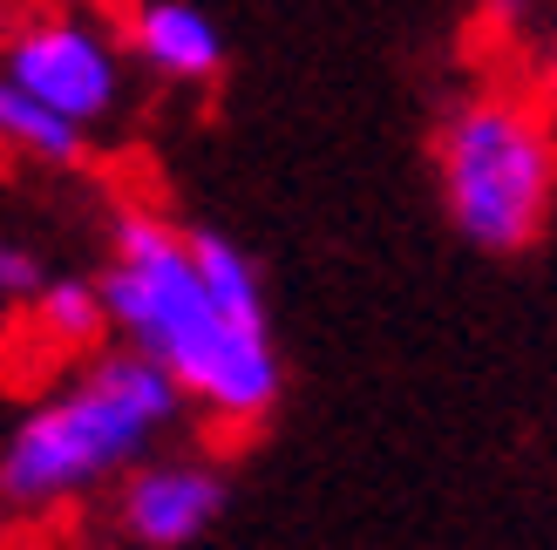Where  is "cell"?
Instances as JSON below:
<instances>
[{
  "instance_id": "cell-2",
  "label": "cell",
  "mask_w": 557,
  "mask_h": 550,
  "mask_svg": "<svg viewBox=\"0 0 557 550\" xmlns=\"http://www.w3.org/2000/svg\"><path fill=\"white\" fill-rule=\"evenodd\" d=\"M435 198L462 245L510 259L557 217V116L504 48L435 116Z\"/></svg>"
},
{
  "instance_id": "cell-6",
  "label": "cell",
  "mask_w": 557,
  "mask_h": 550,
  "mask_svg": "<svg viewBox=\"0 0 557 550\" xmlns=\"http://www.w3.org/2000/svg\"><path fill=\"white\" fill-rule=\"evenodd\" d=\"M123 41L136 68H150L157 82H177V89H205V82L225 75V35L190 0H136Z\"/></svg>"
},
{
  "instance_id": "cell-9",
  "label": "cell",
  "mask_w": 557,
  "mask_h": 550,
  "mask_svg": "<svg viewBox=\"0 0 557 550\" xmlns=\"http://www.w3.org/2000/svg\"><path fill=\"white\" fill-rule=\"evenodd\" d=\"M504 48H510V41H504ZM517 62L531 68V82H537L544 109L557 116V21H544L537 35H523V41H517Z\"/></svg>"
},
{
  "instance_id": "cell-8",
  "label": "cell",
  "mask_w": 557,
  "mask_h": 550,
  "mask_svg": "<svg viewBox=\"0 0 557 550\" xmlns=\"http://www.w3.org/2000/svg\"><path fill=\"white\" fill-rule=\"evenodd\" d=\"M0 143L27 163H82L89 129H75L69 116H54L48 102H35L27 89H14V82L0 75Z\"/></svg>"
},
{
  "instance_id": "cell-7",
  "label": "cell",
  "mask_w": 557,
  "mask_h": 550,
  "mask_svg": "<svg viewBox=\"0 0 557 550\" xmlns=\"http://www.w3.org/2000/svg\"><path fill=\"white\" fill-rule=\"evenodd\" d=\"M21 313L35 326V340L54 353H96L109 334V307H102L96 279H41L21 299Z\"/></svg>"
},
{
  "instance_id": "cell-3",
  "label": "cell",
  "mask_w": 557,
  "mask_h": 550,
  "mask_svg": "<svg viewBox=\"0 0 557 550\" xmlns=\"http://www.w3.org/2000/svg\"><path fill=\"white\" fill-rule=\"evenodd\" d=\"M184 422V395L136 347L89 353L62 395H41L0 449V503L8 510H62L89 489L136 470Z\"/></svg>"
},
{
  "instance_id": "cell-1",
  "label": "cell",
  "mask_w": 557,
  "mask_h": 550,
  "mask_svg": "<svg viewBox=\"0 0 557 550\" xmlns=\"http://www.w3.org/2000/svg\"><path fill=\"white\" fill-rule=\"evenodd\" d=\"M102 307L109 334L171 374L184 408H198L211 428L245 435L278 408L286 367L265 286L225 232H190L150 204H123L109 232Z\"/></svg>"
},
{
  "instance_id": "cell-4",
  "label": "cell",
  "mask_w": 557,
  "mask_h": 550,
  "mask_svg": "<svg viewBox=\"0 0 557 550\" xmlns=\"http://www.w3.org/2000/svg\"><path fill=\"white\" fill-rule=\"evenodd\" d=\"M123 48L75 14H41L8 41V82L75 129H102L123 109Z\"/></svg>"
},
{
  "instance_id": "cell-10",
  "label": "cell",
  "mask_w": 557,
  "mask_h": 550,
  "mask_svg": "<svg viewBox=\"0 0 557 550\" xmlns=\"http://www.w3.org/2000/svg\"><path fill=\"white\" fill-rule=\"evenodd\" d=\"M41 279H48V272H41V259H35V252H21V245H0V320H8V313H14L21 299L41 286Z\"/></svg>"
},
{
  "instance_id": "cell-5",
  "label": "cell",
  "mask_w": 557,
  "mask_h": 550,
  "mask_svg": "<svg viewBox=\"0 0 557 550\" xmlns=\"http://www.w3.org/2000/svg\"><path fill=\"white\" fill-rule=\"evenodd\" d=\"M218 510H225V476L211 462L190 455H144L136 470H123V497H116V524L136 550H184L198 543Z\"/></svg>"
}]
</instances>
